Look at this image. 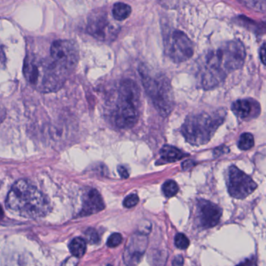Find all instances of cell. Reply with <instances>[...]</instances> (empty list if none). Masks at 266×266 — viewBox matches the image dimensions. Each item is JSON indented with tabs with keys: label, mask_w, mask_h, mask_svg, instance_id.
<instances>
[{
	"label": "cell",
	"mask_w": 266,
	"mask_h": 266,
	"mask_svg": "<svg viewBox=\"0 0 266 266\" xmlns=\"http://www.w3.org/2000/svg\"><path fill=\"white\" fill-rule=\"evenodd\" d=\"M246 52L239 40L227 42L216 50L207 52L198 63V84L206 90L219 86L227 76L243 67Z\"/></svg>",
	"instance_id": "cell-1"
},
{
	"label": "cell",
	"mask_w": 266,
	"mask_h": 266,
	"mask_svg": "<svg viewBox=\"0 0 266 266\" xmlns=\"http://www.w3.org/2000/svg\"><path fill=\"white\" fill-rule=\"evenodd\" d=\"M6 204L9 210L28 219L46 216L51 209L47 197L27 180H18L13 185Z\"/></svg>",
	"instance_id": "cell-2"
},
{
	"label": "cell",
	"mask_w": 266,
	"mask_h": 266,
	"mask_svg": "<svg viewBox=\"0 0 266 266\" xmlns=\"http://www.w3.org/2000/svg\"><path fill=\"white\" fill-rule=\"evenodd\" d=\"M24 74L31 85L45 92L59 89L70 74L57 65L52 58L39 59L34 55L27 56Z\"/></svg>",
	"instance_id": "cell-3"
},
{
	"label": "cell",
	"mask_w": 266,
	"mask_h": 266,
	"mask_svg": "<svg viewBox=\"0 0 266 266\" xmlns=\"http://www.w3.org/2000/svg\"><path fill=\"white\" fill-rule=\"evenodd\" d=\"M226 114L225 110H219L188 116L182 125V134L187 142L192 146L207 144L225 120Z\"/></svg>",
	"instance_id": "cell-4"
},
{
	"label": "cell",
	"mask_w": 266,
	"mask_h": 266,
	"mask_svg": "<svg viewBox=\"0 0 266 266\" xmlns=\"http://www.w3.org/2000/svg\"><path fill=\"white\" fill-rule=\"evenodd\" d=\"M140 91L133 80L127 79L121 82L119 98L114 111V121L118 128L122 129L132 128L139 116Z\"/></svg>",
	"instance_id": "cell-5"
},
{
	"label": "cell",
	"mask_w": 266,
	"mask_h": 266,
	"mask_svg": "<svg viewBox=\"0 0 266 266\" xmlns=\"http://www.w3.org/2000/svg\"><path fill=\"white\" fill-rule=\"evenodd\" d=\"M142 83L153 106L161 116L166 117L174 109V95L170 80L164 75L151 74L146 67L140 69Z\"/></svg>",
	"instance_id": "cell-6"
},
{
	"label": "cell",
	"mask_w": 266,
	"mask_h": 266,
	"mask_svg": "<svg viewBox=\"0 0 266 266\" xmlns=\"http://www.w3.org/2000/svg\"><path fill=\"white\" fill-rule=\"evenodd\" d=\"M164 49L166 54L174 63L185 62L193 56V43L179 30L170 31L164 38Z\"/></svg>",
	"instance_id": "cell-7"
},
{
	"label": "cell",
	"mask_w": 266,
	"mask_h": 266,
	"mask_svg": "<svg viewBox=\"0 0 266 266\" xmlns=\"http://www.w3.org/2000/svg\"><path fill=\"white\" fill-rule=\"evenodd\" d=\"M50 57L60 68L70 74L78 64V46L70 40H56L51 46Z\"/></svg>",
	"instance_id": "cell-8"
},
{
	"label": "cell",
	"mask_w": 266,
	"mask_h": 266,
	"mask_svg": "<svg viewBox=\"0 0 266 266\" xmlns=\"http://www.w3.org/2000/svg\"><path fill=\"white\" fill-rule=\"evenodd\" d=\"M86 29L91 35L102 42L114 41L120 31L119 25L102 11L94 12L90 15Z\"/></svg>",
	"instance_id": "cell-9"
},
{
	"label": "cell",
	"mask_w": 266,
	"mask_h": 266,
	"mask_svg": "<svg viewBox=\"0 0 266 266\" xmlns=\"http://www.w3.org/2000/svg\"><path fill=\"white\" fill-rule=\"evenodd\" d=\"M227 187L232 198L243 199L251 195L257 189L258 185L249 175L235 166H231L227 172Z\"/></svg>",
	"instance_id": "cell-10"
},
{
	"label": "cell",
	"mask_w": 266,
	"mask_h": 266,
	"mask_svg": "<svg viewBox=\"0 0 266 266\" xmlns=\"http://www.w3.org/2000/svg\"><path fill=\"white\" fill-rule=\"evenodd\" d=\"M197 209L200 225L205 229L216 227L222 217V209L217 204L207 200H199Z\"/></svg>",
	"instance_id": "cell-11"
},
{
	"label": "cell",
	"mask_w": 266,
	"mask_h": 266,
	"mask_svg": "<svg viewBox=\"0 0 266 266\" xmlns=\"http://www.w3.org/2000/svg\"><path fill=\"white\" fill-rule=\"evenodd\" d=\"M147 246V239L144 234L132 236L125 248L124 261L128 266H137Z\"/></svg>",
	"instance_id": "cell-12"
},
{
	"label": "cell",
	"mask_w": 266,
	"mask_h": 266,
	"mask_svg": "<svg viewBox=\"0 0 266 266\" xmlns=\"http://www.w3.org/2000/svg\"><path fill=\"white\" fill-rule=\"evenodd\" d=\"M231 110L239 119L249 120L259 116L261 106L256 100L245 98L234 101L231 106Z\"/></svg>",
	"instance_id": "cell-13"
},
{
	"label": "cell",
	"mask_w": 266,
	"mask_h": 266,
	"mask_svg": "<svg viewBox=\"0 0 266 266\" xmlns=\"http://www.w3.org/2000/svg\"><path fill=\"white\" fill-rule=\"evenodd\" d=\"M104 209V203L101 194L97 190L92 189L88 191L83 197L80 216H91L101 212Z\"/></svg>",
	"instance_id": "cell-14"
},
{
	"label": "cell",
	"mask_w": 266,
	"mask_h": 266,
	"mask_svg": "<svg viewBox=\"0 0 266 266\" xmlns=\"http://www.w3.org/2000/svg\"><path fill=\"white\" fill-rule=\"evenodd\" d=\"M160 154L163 160L167 162H176L185 157V154L182 151L171 146H163Z\"/></svg>",
	"instance_id": "cell-15"
},
{
	"label": "cell",
	"mask_w": 266,
	"mask_h": 266,
	"mask_svg": "<svg viewBox=\"0 0 266 266\" xmlns=\"http://www.w3.org/2000/svg\"><path fill=\"white\" fill-rule=\"evenodd\" d=\"M70 251L73 256L76 258H81L84 255L86 251V243L84 239L81 237H76L70 243Z\"/></svg>",
	"instance_id": "cell-16"
},
{
	"label": "cell",
	"mask_w": 266,
	"mask_h": 266,
	"mask_svg": "<svg viewBox=\"0 0 266 266\" xmlns=\"http://www.w3.org/2000/svg\"><path fill=\"white\" fill-rule=\"evenodd\" d=\"M131 9L128 4L117 3L113 6L112 15L114 18L117 21H124L128 18L131 14Z\"/></svg>",
	"instance_id": "cell-17"
},
{
	"label": "cell",
	"mask_w": 266,
	"mask_h": 266,
	"mask_svg": "<svg viewBox=\"0 0 266 266\" xmlns=\"http://www.w3.org/2000/svg\"><path fill=\"white\" fill-rule=\"evenodd\" d=\"M255 146V139L250 133H243L239 138L237 146L240 150L247 151L252 149Z\"/></svg>",
	"instance_id": "cell-18"
},
{
	"label": "cell",
	"mask_w": 266,
	"mask_h": 266,
	"mask_svg": "<svg viewBox=\"0 0 266 266\" xmlns=\"http://www.w3.org/2000/svg\"><path fill=\"white\" fill-rule=\"evenodd\" d=\"M163 193L167 198H171L179 192V186L174 180H167L163 185Z\"/></svg>",
	"instance_id": "cell-19"
},
{
	"label": "cell",
	"mask_w": 266,
	"mask_h": 266,
	"mask_svg": "<svg viewBox=\"0 0 266 266\" xmlns=\"http://www.w3.org/2000/svg\"><path fill=\"white\" fill-rule=\"evenodd\" d=\"M241 4L255 11L266 12V1H246L241 2Z\"/></svg>",
	"instance_id": "cell-20"
},
{
	"label": "cell",
	"mask_w": 266,
	"mask_h": 266,
	"mask_svg": "<svg viewBox=\"0 0 266 266\" xmlns=\"http://www.w3.org/2000/svg\"><path fill=\"white\" fill-rule=\"evenodd\" d=\"M174 244L179 249H187L189 246L190 241L188 237L183 234H178L174 238Z\"/></svg>",
	"instance_id": "cell-21"
},
{
	"label": "cell",
	"mask_w": 266,
	"mask_h": 266,
	"mask_svg": "<svg viewBox=\"0 0 266 266\" xmlns=\"http://www.w3.org/2000/svg\"><path fill=\"white\" fill-rule=\"evenodd\" d=\"M85 237L86 241L91 244H95L99 242L100 238L96 230L93 228H89L85 232Z\"/></svg>",
	"instance_id": "cell-22"
},
{
	"label": "cell",
	"mask_w": 266,
	"mask_h": 266,
	"mask_svg": "<svg viewBox=\"0 0 266 266\" xmlns=\"http://www.w3.org/2000/svg\"><path fill=\"white\" fill-rule=\"evenodd\" d=\"M122 241V236L119 233L112 234L107 239V245L109 248H116Z\"/></svg>",
	"instance_id": "cell-23"
},
{
	"label": "cell",
	"mask_w": 266,
	"mask_h": 266,
	"mask_svg": "<svg viewBox=\"0 0 266 266\" xmlns=\"http://www.w3.org/2000/svg\"><path fill=\"white\" fill-rule=\"evenodd\" d=\"M139 201H140V198L137 196V194H130V195H128L126 198H125L123 201V206H125V208H132L134 206H137L138 204Z\"/></svg>",
	"instance_id": "cell-24"
},
{
	"label": "cell",
	"mask_w": 266,
	"mask_h": 266,
	"mask_svg": "<svg viewBox=\"0 0 266 266\" xmlns=\"http://www.w3.org/2000/svg\"><path fill=\"white\" fill-rule=\"evenodd\" d=\"M236 266H258L257 260L255 258H247L245 261H241L240 264Z\"/></svg>",
	"instance_id": "cell-25"
},
{
	"label": "cell",
	"mask_w": 266,
	"mask_h": 266,
	"mask_svg": "<svg viewBox=\"0 0 266 266\" xmlns=\"http://www.w3.org/2000/svg\"><path fill=\"white\" fill-rule=\"evenodd\" d=\"M78 262V258H76V257L73 256L68 258L66 261H64L62 266H77Z\"/></svg>",
	"instance_id": "cell-26"
},
{
	"label": "cell",
	"mask_w": 266,
	"mask_h": 266,
	"mask_svg": "<svg viewBox=\"0 0 266 266\" xmlns=\"http://www.w3.org/2000/svg\"><path fill=\"white\" fill-rule=\"evenodd\" d=\"M118 172H119V175H120L123 179L128 178V176H129L128 170H127L125 167H123V166H119V167H118Z\"/></svg>",
	"instance_id": "cell-27"
},
{
	"label": "cell",
	"mask_w": 266,
	"mask_h": 266,
	"mask_svg": "<svg viewBox=\"0 0 266 266\" xmlns=\"http://www.w3.org/2000/svg\"><path fill=\"white\" fill-rule=\"evenodd\" d=\"M260 58L262 64L266 66V43H264L260 49Z\"/></svg>",
	"instance_id": "cell-28"
},
{
	"label": "cell",
	"mask_w": 266,
	"mask_h": 266,
	"mask_svg": "<svg viewBox=\"0 0 266 266\" xmlns=\"http://www.w3.org/2000/svg\"><path fill=\"white\" fill-rule=\"evenodd\" d=\"M184 258L182 255H178L174 258L172 262V266H183Z\"/></svg>",
	"instance_id": "cell-29"
},
{
	"label": "cell",
	"mask_w": 266,
	"mask_h": 266,
	"mask_svg": "<svg viewBox=\"0 0 266 266\" xmlns=\"http://www.w3.org/2000/svg\"><path fill=\"white\" fill-rule=\"evenodd\" d=\"M6 56L4 49L0 46V69L4 68L5 66Z\"/></svg>",
	"instance_id": "cell-30"
},
{
	"label": "cell",
	"mask_w": 266,
	"mask_h": 266,
	"mask_svg": "<svg viewBox=\"0 0 266 266\" xmlns=\"http://www.w3.org/2000/svg\"><path fill=\"white\" fill-rule=\"evenodd\" d=\"M229 152V149L226 148L225 146H222V147L219 148V149H215V155L216 156H219L220 155H223L224 153H227Z\"/></svg>",
	"instance_id": "cell-31"
},
{
	"label": "cell",
	"mask_w": 266,
	"mask_h": 266,
	"mask_svg": "<svg viewBox=\"0 0 266 266\" xmlns=\"http://www.w3.org/2000/svg\"><path fill=\"white\" fill-rule=\"evenodd\" d=\"M6 116H7V113H6L5 108H4V106L0 103V124L4 122Z\"/></svg>",
	"instance_id": "cell-32"
},
{
	"label": "cell",
	"mask_w": 266,
	"mask_h": 266,
	"mask_svg": "<svg viewBox=\"0 0 266 266\" xmlns=\"http://www.w3.org/2000/svg\"><path fill=\"white\" fill-rule=\"evenodd\" d=\"M184 163L188 164L187 167H184V170H188V169L191 168V167L194 166V162H192V161H186V162H184Z\"/></svg>",
	"instance_id": "cell-33"
},
{
	"label": "cell",
	"mask_w": 266,
	"mask_h": 266,
	"mask_svg": "<svg viewBox=\"0 0 266 266\" xmlns=\"http://www.w3.org/2000/svg\"><path fill=\"white\" fill-rule=\"evenodd\" d=\"M4 209H3L2 206H0V220L4 218Z\"/></svg>",
	"instance_id": "cell-34"
},
{
	"label": "cell",
	"mask_w": 266,
	"mask_h": 266,
	"mask_svg": "<svg viewBox=\"0 0 266 266\" xmlns=\"http://www.w3.org/2000/svg\"><path fill=\"white\" fill-rule=\"evenodd\" d=\"M107 266H112V265H110V264H107Z\"/></svg>",
	"instance_id": "cell-35"
}]
</instances>
